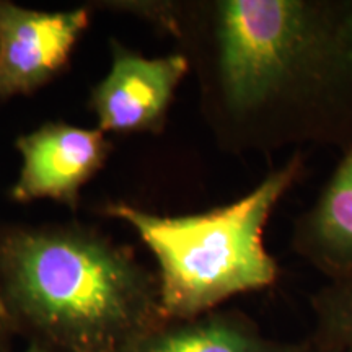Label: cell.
Listing matches in <instances>:
<instances>
[{"label": "cell", "instance_id": "8", "mask_svg": "<svg viewBox=\"0 0 352 352\" xmlns=\"http://www.w3.org/2000/svg\"><path fill=\"white\" fill-rule=\"evenodd\" d=\"M297 342L272 340L239 310L215 308L186 320H165L127 352H294Z\"/></svg>", "mask_w": 352, "mask_h": 352}, {"label": "cell", "instance_id": "4", "mask_svg": "<svg viewBox=\"0 0 352 352\" xmlns=\"http://www.w3.org/2000/svg\"><path fill=\"white\" fill-rule=\"evenodd\" d=\"M108 76L91 91L100 131L162 132L176 88L191 69L183 52L145 57L113 43Z\"/></svg>", "mask_w": 352, "mask_h": 352}, {"label": "cell", "instance_id": "2", "mask_svg": "<svg viewBox=\"0 0 352 352\" xmlns=\"http://www.w3.org/2000/svg\"><path fill=\"white\" fill-rule=\"evenodd\" d=\"M0 292L13 331L57 352H127L165 321L157 274L76 227L2 233Z\"/></svg>", "mask_w": 352, "mask_h": 352}, {"label": "cell", "instance_id": "5", "mask_svg": "<svg viewBox=\"0 0 352 352\" xmlns=\"http://www.w3.org/2000/svg\"><path fill=\"white\" fill-rule=\"evenodd\" d=\"M87 25V8L51 13L0 0V101L33 94L59 74Z\"/></svg>", "mask_w": 352, "mask_h": 352}, {"label": "cell", "instance_id": "7", "mask_svg": "<svg viewBox=\"0 0 352 352\" xmlns=\"http://www.w3.org/2000/svg\"><path fill=\"white\" fill-rule=\"evenodd\" d=\"M290 245L329 283H352V145L314 204L298 214Z\"/></svg>", "mask_w": 352, "mask_h": 352}, {"label": "cell", "instance_id": "6", "mask_svg": "<svg viewBox=\"0 0 352 352\" xmlns=\"http://www.w3.org/2000/svg\"><path fill=\"white\" fill-rule=\"evenodd\" d=\"M21 155L19 179L12 186L16 202L54 199L76 208L82 186L107 162L111 144L100 129L47 122L16 140Z\"/></svg>", "mask_w": 352, "mask_h": 352}, {"label": "cell", "instance_id": "1", "mask_svg": "<svg viewBox=\"0 0 352 352\" xmlns=\"http://www.w3.org/2000/svg\"><path fill=\"white\" fill-rule=\"evenodd\" d=\"M204 100L233 153L352 145V0L179 3Z\"/></svg>", "mask_w": 352, "mask_h": 352}, {"label": "cell", "instance_id": "10", "mask_svg": "<svg viewBox=\"0 0 352 352\" xmlns=\"http://www.w3.org/2000/svg\"><path fill=\"white\" fill-rule=\"evenodd\" d=\"M12 334H15V331H13L10 316L7 314L2 292H0V352H8L7 344H8V338H10Z\"/></svg>", "mask_w": 352, "mask_h": 352}, {"label": "cell", "instance_id": "3", "mask_svg": "<svg viewBox=\"0 0 352 352\" xmlns=\"http://www.w3.org/2000/svg\"><path fill=\"white\" fill-rule=\"evenodd\" d=\"M303 166V153L294 152L252 191L208 212L158 215L124 202L108 206V215L134 228L155 258L165 320L195 318L276 284L279 264L264 245V232Z\"/></svg>", "mask_w": 352, "mask_h": 352}, {"label": "cell", "instance_id": "12", "mask_svg": "<svg viewBox=\"0 0 352 352\" xmlns=\"http://www.w3.org/2000/svg\"><path fill=\"white\" fill-rule=\"evenodd\" d=\"M21 352H57V351L47 349V347H44V346H39V344H34V342H30L28 347H26V349H23Z\"/></svg>", "mask_w": 352, "mask_h": 352}, {"label": "cell", "instance_id": "11", "mask_svg": "<svg viewBox=\"0 0 352 352\" xmlns=\"http://www.w3.org/2000/svg\"><path fill=\"white\" fill-rule=\"evenodd\" d=\"M294 352H351V351L336 349V347L320 344V342L311 341L310 338H308L307 341L297 342V346H296V349H294Z\"/></svg>", "mask_w": 352, "mask_h": 352}, {"label": "cell", "instance_id": "9", "mask_svg": "<svg viewBox=\"0 0 352 352\" xmlns=\"http://www.w3.org/2000/svg\"><path fill=\"white\" fill-rule=\"evenodd\" d=\"M311 341L352 352V283H328L311 296Z\"/></svg>", "mask_w": 352, "mask_h": 352}]
</instances>
